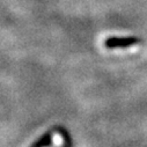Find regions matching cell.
I'll return each instance as SVG.
<instances>
[{"mask_svg": "<svg viewBox=\"0 0 147 147\" xmlns=\"http://www.w3.org/2000/svg\"><path fill=\"white\" fill-rule=\"evenodd\" d=\"M137 43H138V40L131 38V37H127V38L113 37V38H109L105 42V45L108 48H127V47H132V45H134Z\"/></svg>", "mask_w": 147, "mask_h": 147, "instance_id": "1", "label": "cell"}, {"mask_svg": "<svg viewBox=\"0 0 147 147\" xmlns=\"http://www.w3.org/2000/svg\"><path fill=\"white\" fill-rule=\"evenodd\" d=\"M52 142L55 145V147H63L64 145V139L61 137V134L59 132H55L52 136Z\"/></svg>", "mask_w": 147, "mask_h": 147, "instance_id": "2", "label": "cell"}]
</instances>
